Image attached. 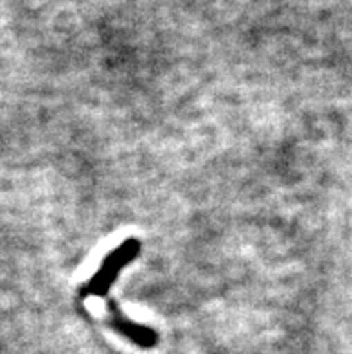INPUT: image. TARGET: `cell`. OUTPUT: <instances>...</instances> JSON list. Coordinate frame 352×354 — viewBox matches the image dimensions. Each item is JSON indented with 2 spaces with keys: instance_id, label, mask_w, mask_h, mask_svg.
Segmentation results:
<instances>
[{
  "instance_id": "obj_1",
  "label": "cell",
  "mask_w": 352,
  "mask_h": 354,
  "mask_svg": "<svg viewBox=\"0 0 352 354\" xmlns=\"http://www.w3.org/2000/svg\"><path fill=\"white\" fill-rule=\"evenodd\" d=\"M140 241L137 238H129L124 243H120L119 247L113 248L110 254L103 259L99 270L90 277L89 283L80 290L81 299L86 297H108L115 283L117 275L122 272L126 265L135 261L140 254Z\"/></svg>"
},
{
  "instance_id": "obj_2",
  "label": "cell",
  "mask_w": 352,
  "mask_h": 354,
  "mask_svg": "<svg viewBox=\"0 0 352 354\" xmlns=\"http://www.w3.org/2000/svg\"><path fill=\"white\" fill-rule=\"evenodd\" d=\"M108 313H110V326L115 329L119 335L128 338L129 342H133L135 346L140 349H153L158 344V333L155 329L137 324L133 320H129L122 311H120L119 304L113 299H108Z\"/></svg>"
}]
</instances>
